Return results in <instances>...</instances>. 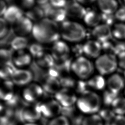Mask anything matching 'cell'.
Masks as SVG:
<instances>
[{
    "instance_id": "obj_1",
    "label": "cell",
    "mask_w": 125,
    "mask_h": 125,
    "mask_svg": "<svg viewBox=\"0 0 125 125\" xmlns=\"http://www.w3.org/2000/svg\"><path fill=\"white\" fill-rule=\"evenodd\" d=\"M32 34L37 42L42 44L53 43L61 38L58 23L48 18L34 23Z\"/></svg>"
},
{
    "instance_id": "obj_2",
    "label": "cell",
    "mask_w": 125,
    "mask_h": 125,
    "mask_svg": "<svg viewBox=\"0 0 125 125\" xmlns=\"http://www.w3.org/2000/svg\"><path fill=\"white\" fill-rule=\"evenodd\" d=\"M60 35L63 41L79 43L86 36V30L81 23L73 21L65 20L60 27Z\"/></svg>"
},
{
    "instance_id": "obj_3",
    "label": "cell",
    "mask_w": 125,
    "mask_h": 125,
    "mask_svg": "<svg viewBox=\"0 0 125 125\" xmlns=\"http://www.w3.org/2000/svg\"><path fill=\"white\" fill-rule=\"evenodd\" d=\"M102 101L99 95L90 90L81 95L77 99L76 104L81 112L91 115L101 110Z\"/></svg>"
},
{
    "instance_id": "obj_4",
    "label": "cell",
    "mask_w": 125,
    "mask_h": 125,
    "mask_svg": "<svg viewBox=\"0 0 125 125\" xmlns=\"http://www.w3.org/2000/svg\"><path fill=\"white\" fill-rule=\"evenodd\" d=\"M95 69L94 63L84 56L77 57L72 62L71 70L82 80L89 79Z\"/></svg>"
},
{
    "instance_id": "obj_5",
    "label": "cell",
    "mask_w": 125,
    "mask_h": 125,
    "mask_svg": "<svg viewBox=\"0 0 125 125\" xmlns=\"http://www.w3.org/2000/svg\"><path fill=\"white\" fill-rule=\"evenodd\" d=\"M95 69L102 75H110L118 67L116 56L112 54L104 53L97 58L94 62Z\"/></svg>"
},
{
    "instance_id": "obj_6",
    "label": "cell",
    "mask_w": 125,
    "mask_h": 125,
    "mask_svg": "<svg viewBox=\"0 0 125 125\" xmlns=\"http://www.w3.org/2000/svg\"><path fill=\"white\" fill-rule=\"evenodd\" d=\"M41 116L38 103H26L15 114V118L25 124L34 123L35 122L38 121Z\"/></svg>"
},
{
    "instance_id": "obj_7",
    "label": "cell",
    "mask_w": 125,
    "mask_h": 125,
    "mask_svg": "<svg viewBox=\"0 0 125 125\" xmlns=\"http://www.w3.org/2000/svg\"><path fill=\"white\" fill-rule=\"evenodd\" d=\"M70 52L71 48L65 41L59 40L53 43L51 54L55 62L69 59Z\"/></svg>"
},
{
    "instance_id": "obj_8",
    "label": "cell",
    "mask_w": 125,
    "mask_h": 125,
    "mask_svg": "<svg viewBox=\"0 0 125 125\" xmlns=\"http://www.w3.org/2000/svg\"><path fill=\"white\" fill-rule=\"evenodd\" d=\"M42 116L46 118H54L62 113V106L56 100L38 103Z\"/></svg>"
},
{
    "instance_id": "obj_9",
    "label": "cell",
    "mask_w": 125,
    "mask_h": 125,
    "mask_svg": "<svg viewBox=\"0 0 125 125\" xmlns=\"http://www.w3.org/2000/svg\"><path fill=\"white\" fill-rule=\"evenodd\" d=\"M44 93L42 86L36 83H31L24 89L22 98L27 103H36Z\"/></svg>"
},
{
    "instance_id": "obj_10",
    "label": "cell",
    "mask_w": 125,
    "mask_h": 125,
    "mask_svg": "<svg viewBox=\"0 0 125 125\" xmlns=\"http://www.w3.org/2000/svg\"><path fill=\"white\" fill-rule=\"evenodd\" d=\"M55 100L62 107H69L74 106L77 101V98L74 92L70 89L61 88L55 95Z\"/></svg>"
},
{
    "instance_id": "obj_11",
    "label": "cell",
    "mask_w": 125,
    "mask_h": 125,
    "mask_svg": "<svg viewBox=\"0 0 125 125\" xmlns=\"http://www.w3.org/2000/svg\"><path fill=\"white\" fill-rule=\"evenodd\" d=\"M64 9L67 17L74 19H83L87 11L84 6L77 0L68 1Z\"/></svg>"
},
{
    "instance_id": "obj_12",
    "label": "cell",
    "mask_w": 125,
    "mask_h": 125,
    "mask_svg": "<svg viewBox=\"0 0 125 125\" xmlns=\"http://www.w3.org/2000/svg\"><path fill=\"white\" fill-rule=\"evenodd\" d=\"M33 79L32 72L26 69H16L11 79L14 84L18 86L28 85Z\"/></svg>"
},
{
    "instance_id": "obj_13",
    "label": "cell",
    "mask_w": 125,
    "mask_h": 125,
    "mask_svg": "<svg viewBox=\"0 0 125 125\" xmlns=\"http://www.w3.org/2000/svg\"><path fill=\"white\" fill-rule=\"evenodd\" d=\"M102 52L101 43L95 40H89L83 44V53L88 58L96 59Z\"/></svg>"
},
{
    "instance_id": "obj_14",
    "label": "cell",
    "mask_w": 125,
    "mask_h": 125,
    "mask_svg": "<svg viewBox=\"0 0 125 125\" xmlns=\"http://www.w3.org/2000/svg\"><path fill=\"white\" fill-rule=\"evenodd\" d=\"M92 35L100 43L110 40L112 37L111 27L101 23L93 28Z\"/></svg>"
},
{
    "instance_id": "obj_15",
    "label": "cell",
    "mask_w": 125,
    "mask_h": 125,
    "mask_svg": "<svg viewBox=\"0 0 125 125\" xmlns=\"http://www.w3.org/2000/svg\"><path fill=\"white\" fill-rule=\"evenodd\" d=\"M106 86L108 90L118 94L125 88V80L123 76L114 73L109 75L106 80Z\"/></svg>"
},
{
    "instance_id": "obj_16",
    "label": "cell",
    "mask_w": 125,
    "mask_h": 125,
    "mask_svg": "<svg viewBox=\"0 0 125 125\" xmlns=\"http://www.w3.org/2000/svg\"><path fill=\"white\" fill-rule=\"evenodd\" d=\"M34 23L25 15L14 24V30L18 36L26 37L32 33Z\"/></svg>"
},
{
    "instance_id": "obj_17",
    "label": "cell",
    "mask_w": 125,
    "mask_h": 125,
    "mask_svg": "<svg viewBox=\"0 0 125 125\" xmlns=\"http://www.w3.org/2000/svg\"><path fill=\"white\" fill-rule=\"evenodd\" d=\"M24 16L22 9L16 5H11L8 8L2 17L9 24H15Z\"/></svg>"
},
{
    "instance_id": "obj_18",
    "label": "cell",
    "mask_w": 125,
    "mask_h": 125,
    "mask_svg": "<svg viewBox=\"0 0 125 125\" xmlns=\"http://www.w3.org/2000/svg\"><path fill=\"white\" fill-rule=\"evenodd\" d=\"M32 57L29 52L24 50L17 51V53L12 57L13 64L19 68H23L28 66L32 62Z\"/></svg>"
},
{
    "instance_id": "obj_19",
    "label": "cell",
    "mask_w": 125,
    "mask_h": 125,
    "mask_svg": "<svg viewBox=\"0 0 125 125\" xmlns=\"http://www.w3.org/2000/svg\"><path fill=\"white\" fill-rule=\"evenodd\" d=\"M61 86L59 79L50 76L45 78L42 86L45 93L54 95L61 89Z\"/></svg>"
},
{
    "instance_id": "obj_20",
    "label": "cell",
    "mask_w": 125,
    "mask_h": 125,
    "mask_svg": "<svg viewBox=\"0 0 125 125\" xmlns=\"http://www.w3.org/2000/svg\"><path fill=\"white\" fill-rule=\"evenodd\" d=\"M97 5L102 13L114 14L120 5L117 0H97Z\"/></svg>"
},
{
    "instance_id": "obj_21",
    "label": "cell",
    "mask_w": 125,
    "mask_h": 125,
    "mask_svg": "<svg viewBox=\"0 0 125 125\" xmlns=\"http://www.w3.org/2000/svg\"><path fill=\"white\" fill-rule=\"evenodd\" d=\"M14 85V84L11 80L4 81L2 83L0 95L1 99L5 102L10 100L15 95Z\"/></svg>"
},
{
    "instance_id": "obj_22",
    "label": "cell",
    "mask_w": 125,
    "mask_h": 125,
    "mask_svg": "<svg viewBox=\"0 0 125 125\" xmlns=\"http://www.w3.org/2000/svg\"><path fill=\"white\" fill-rule=\"evenodd\" d=\"M48 18L55 22L62 23L65 21L67 17L66 12L64 8H54L51 7L47 12Z\"/></svg>"
},
{
    "instance_id": "obj_23",
    "label": "cell",
    "mask_w": 125,
    "mask_h": 125,
    "mask_svg": "<svg viewBox=\"0 0 125 125\" xmlns=\"http://www.w3.org/2000/svg\"><path fill=\"white\" fill-rule=\"evenodd\" d=\"M83 20L87 26L94 28L101 23V14L93 10L87 11Z\"/></svg>"
},
{
    "instance_id": "obj_24",
    "label": "cell",
    "mask_w": 125,
    "mask_h": 125,
    "mask_svg": "<svg viewBox=\"0 0 125 125\" xmlns=\"http://www.w3.org/2000/svg\"><path fill=\"white\" fill-rule=\"evenodd\" d=\"M90 89L96 90H102L106 86V80L100 74L95 75L91 77L87 81Z\"/></svg>"
},
{
    "instance_id": "obj_25",
    "label": "cell",
    "mask_w": 125,
    "mask_h": 125,
    "mask_svg": "<svg viewBox=\"0 0 125 125\" xmlns=\"http://www.w3.org/2000/svg\"><path fill=\"white\" fill-rule=\"evenodd\" d=\"M24 15L33 22H37L44 18L45 14L42 8L40 6L35 5L32 8L27 10Z\"/></svg>"
},
{
    "instance_id": "obj_26",
    "label": "cell",
    "mask_w": 125,
    "mask_h": 125,
    "mask_svg": "<svg viewBox=\"0 0 125 125\" xmlns=\"http://www.w3.org/2000/svg\"><path fill=\"white\" fill-rule=\"evenodd\" d=\"M37 65L41 68L49 69L55 65V60L51 53L44 52L36 59Z\"/></svg>"
},
{
    "instance_id": "obj_27",
    "label": "cell",
    "mask_w": 125,
    "mask_h": 125,
    "mask_svg": "<svg viewBox=\"0 0 125 125\" xmlns=\"http://www.w3.org/2000/svg\"><path fill=\"white\" fill-rule=\"evenodd\" d=\"M112 35L119 41L125 40V22H117L111 27Z\"/></svg>"
},
{
    "instance_id": "obj_28",
    "label": "cell",
    "mask_w": 125,
    "mask_h": 125,
    "mask_svg": "<svg viewBox=\"0 0 125 125\" xmlns=\"http://www.w3.org/2000/svg\"><path fill=\"white\" fill-rule=\"evenodd\" d=\"M28 46V41L26 37L18 36L13 39L11 42L12 48L16 51L24 50Z\"/></svg>"
},
{
    "instance_id": "obj_29",
    "label": "cell",
    "mask_w": 125,
    "mask_h": 125,
    "mask_svg": "<svg viewBox=\"0 0 125 125\" xmlns=\"http://www.w3.org/2000/svg\"><path fill=\"white\" fill-rule=\"evenodd\" d=\"M111 107L115 115L125 116V97H118Z\"/></svg>"
},
{
    "instance_id": "obj_30",
    "label": "cell",
    "mask_w": 125,
    "mask_h": 125,
    "mask_svg": "<svg viewBox=\"0 0 125 125\" xmlns=\"http://www.w3.org/2000/svg\"><path fill=\"white\" fill-rule=\"evenodd\" d=\"M15 69L8 63L3 64L0 70V78L4 81L11 80Z\"/></svg>"
},
{
    "instance_id": "obj_31",
    "label": "cell",
    "mask_w": 125,
    "mask_h": 125,
    "mask_svg": "<svg viewBox=\"0 0 125 125\" xmlns=\"http://www.w3.org/2000/svg\"><path fill=\"white\" fill-rule=\"evenodd\" d=\"M82 125H104V121L99 114H94L83 118Z\"/></svg>"
},
{
    "instance_id": "obj_32",
    "label": "cell",
    "mask_w": 125,
    "mask_h": 125,
    "mask_svg": "<svg viewBox=\"0 0 125 125\" xmlns=\"http://www.w3.org/2000/svg\"><path fill=\"white\" fill-rule=\"evenodd\" d=\"M44 52L42 44L38 42L33 43L28 46V52L32 57L36 59L42 55Z\"/></svg>"
},
{
    "instance_id": "obj_33",
    "label": "cell",
    "mask_w": 125,
    "mask_h": 125,
    "mask_svg": "<svg viewBox=\"0 0 125 125\" xmlns=\"http://www.w3.org/2000/svg\"><path fill=\"white\" fill-rule=\"evenodd\" d=\"M118 97V94L111 92L109 90H105L104 94L102 101L106 106H111L114 101Z\"/></svg>"
},
{
    "instance_id": "obj_34",
    "label": "cell",
    "mask_w": 125,
    "mask_h": 125,
    "mask_svg": "<svg viewBox=\"0 0 125 125\" xmlns=\"http://www.w3.org/2000/svg\"><path fill=\"white\" fill-rule=\"evenodd\" d=\"M59 79L63 88L70 89L72 87H75L77 83L73 78L67 76L61 77Z\"/></svg>"
},
{
    "instance_id": "obj_35",
    "label": "cell",
    "mask_w": 125,
    "mask_h": 125,
    "mask_svg": "<svg viewBox=\"0 0 125 125\" xmlns=\"http://www.w3.org/2000/svg\"><path fill=\"white\" fill-rule=\"evenodd\" d=\"M99 115L104 121H105L106 122H109V123L116 115L111 108L101 109L99 111Z\"/></svg>"
},
{
    "instance_id": "obj_36",
    "label": "cell",
    "mask_w": 125,
    "mask_h": 125,
    "mask_svg": "<svg viewBox=\"0 0 125 125\" xmlns=\"http://www.w3.org/2000/svg\"><path fill=\"white\" fill-rule=\"evenodd\" d=\"M47 125H70V123L66 117L61 115L52 119Z\"/></svg>"
},
{
    "instance_id": "obj_37",
    "label": "cell",
    "mask_w": 125,
    "mask_h": 125,
    "mask_svg": "<svg viewBox=\"0 0 125 125\" xmlns=\"http://www.w3.org/2000/svg\"><path fill=\"white\" fill-rule=\"evenodd\" d=\"M101 23L105 24L110 27L112 26L115 23V18L114 14H107L101 13Z\"/></svg>"
},
{
    "instance_id": "obj_38",
    "label": "cell",
    "mask_w": 125,
    "mask_h": 125,
    "mask_svg": "<svg viewBox=\"0 0 125 125\" xmlns=\"http://www.w3.org/2000/svg\"><path fill=\"white\" fill-rule=\"evenodd\" d=\"M9 31V23L3 18L0 19V38L5 37Z\"/></svg>"
},
{
    "instance_id": "obj_39",
    "label": "cell",
    "mask_w": 125,
    "mask_h": 125,
    "mask_svg": "<svg viewBox=\"0 0 125 125\" xmlns=\"http://www.w3.org/2000/svg\"><path fill=\"white\" fill-rule=\"evenodd\" d=\"M114 15L118 22H125V5L120 6Z\"/></svg>"
},
{
    "instance_id": "obj_40",
    "label": "cell",
    "mask_w": 125,
    "mask_h": 125,
    "mask_svg": "<svg viewBox=\"0 0 125 125\" xmlns=\"http://www.w3.org/2000/svg\"><path fill=\"white\" fill-rule=\"evenodd\" d=\"M125 52V42L124 41H119L115 43L113 54L116 56L119 54Z\"/></svg>"
},
{
    "instance_id": "obj_41",
    "label": "cell",
    "mask_w": 125,
    "mask_h": 125,
    "mask_svg": "<svg viewBox=\"0 0 125 125\" xmlns=\"http://www.w3.org/2000/svg\"><path fill=\"white\" fill-rule=\"evenodd\" d=\"M67 0H49V3L54 8H65Z\"/></svg>"
},
{
    "instance_id": "obj_42",
    "label": "cell",
    "mask_w": 125,
    "mask_h": 125,
    "mask_svg": "<svg viewBox=\"0 0 125 125\" xmlns=\"http://www.w3.org/2000/svg\"><path fill=\"white\" fill-rule=\"evenodd\" d=\"M109 125H125V116L116 115Z\"/></svg>"
},
{
    "instance_id": "obj_43",
    "label": "cell",
    "mask_w": 125,
    "mask_h": 125,
    "mask_svg": "<svg viewBox=\"0 0 125 125\" xmlns=\"http://www.w3.org/2000/svg\"><path fill=\"white\" fill-rule=\"evenodd\" d=\"M20 4L22 8L27 10L35 6L36 0H20Z\"/></svg>"
},
{
    "instance_id": "obj_44",
    "label": "cell",
    "mask_w": 125,
    "mask_h": 125,
    "mask_svg": "<svg viewBox=\"0 0 125 125\" xmlns=\"http://www.w3.org/2000/svg\"><path fill=\"white\" fill-rule=\"evenodd\" d=\"M72 51L76 55L77 58L83 56V44L80 43H75L72 48Z\"/></svg>"
},
{
    "instance_id": "obj_45",
    "label": "cell",
    "mask_w": 125,
    "mask_h": 125,
    "mask_svg": "<svg viewBox=\"0 0 125 125\" xmlns=\"http://www.w3.org/2000/svg\"><path fill=\"white\" fill-rule=\"evenodd\" d=\"M118 66L124 70H125V52H122L116 56Z\"/></svg>"
},
{
    "instance_id": "obj_46",
    "label": "cell",
    "mask_w": 125,
    "mask_h": 125,
    "mask_svg": "<svg viewBox=\"0 0 125 125\" xmlns=\"http://www.w3.org/2000/svg\"><path fill=\"white\" fill-rule=\"evenodd\" d=\"M15 117L0 118V125H17Z\"/></svg>"
},
{
    "instance_id": "obj_47",
    "label": "cell",
    "mask_w": 125,
    "mask_h": 125,
    "mask_svg": "<svg viewBox=\"0 0 125 125\" xmlns=\"http://www.w3.org/2000/svg\"><path fill=\"white\" fill-rule=\"evenodd\" d=\"M10 54L9 52L4 49H1L0 50V58L1 60L3 61V63H8V62L9 61V59H10Z\"/></svg>"
},
{
    "instance_id": "obj_48",
    "label": "cell",
    "mask_w": 125,
    "mask_h": 125,
    "mask_svg": "<svg viewBox=\"0 0 125 125\" xmlns=\"http://www.w3.org/2000/svg\"><path fill=\"white\" fill-rule=\"evenodd\" d=\"M6 2L4 0H0V15L2 17L8 8Z\"/></svg>"
},
{
    "instance_id": "obj_49",
    "label": "cell",
    "mask_w": 125,
    "mask_h": 125,
    "mask_svg": "<svg viewBox=\"0 0 125 125\" xmlns=\"http://www.w3.org/2000/svg\"><path fill=\"white\" fill-rule=\"evenodd\" d=\"M97 0H77V1L83 5H90Z\"/></svg>"
},
{
    "instance_id": "obj_50",
    "label": "cell",
    "mask_w": 125,
    "mask_h": 125,
    "mask_svg": "<svg viewBox=\"0 0 125 125\" xmlns=\"http://www.w3.org/2000/svg\"><path fill=\"white\" fill-rule=\"evenodd\" d=\"M36 3L39 5L42 6L49 3V0H36Z\"/></svg>"
},
{
    "instance_id": "obj_51",
    "label": "cell",
    "mask_w": 125,
    "mask_h": 125,
    "mask_svg": "<svg viewBox=\"0 0 125 125\" xmlns=\"http://www.w3.org/2000/svg\"><path fill=\"white\" fill-rule=\"evenodd\" d=\"M24 125H38L35 123H28V124H25Z\"/></svg>"
},
{
    "instance_id": "obj_52",
    "label": "cell",
    "mask_w": 125,
    "mask_h": 125,
    "mask_svg": "<svg viewBox=\"0 0 125 125\" xmlns=\"http://www.w3.org/2000/svg\"><path fill=\"white\" fill-rule=\"evenodd\" d=\"M123 77L125 80V70H124V73H123Z\"/></svg>"
},
{
    "instance_id": "obj_53",
    "label": "cell",
    "mask_w": 125,
    "mask_h": 125,
    "mask_svg": "<svg viewBox=\"0 0 125 125\" xmlns=\"http://www.w3.org/2000/svg\"><path fill=\"white\" fill-rule=\"evenodd\" d=\"M123 1V2H124V3L125 4V0H122Z\"/></svg>"
},
{
    "instance_id": "obj_54",
    "label": "cell",
    "mask_w": 125,
    "mask_h": 125,
    "mask_svg": "<svg viewBox=\"0 0 125 125\" xmlns=\"http://www.w3.org/2000/svg\"><path fill=\"white\" fill-rule=\"evenodd\" d=\"M124 94H125V89H124Z\"/></svg>"
}]
</instances>
